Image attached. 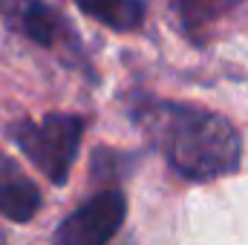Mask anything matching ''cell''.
Returning a JSON list of instances; mask_svg holds the SVG:
<instances>
[{
	"label": "cell",
	"instance_id": "obj_7",
	"mask_svg": "<svg viewBox=\"0 0 248 245\" xmlns=\"http://www.w3.org/2000/svg\"><path fill=\"white\" fill-rule=\"evenodd\" d=\"M240 0H170L179 23L185 26L187 32H199L208 23L225 17Z\"/></svg>",
	"mask_w": 248,
	"mask_h": 245
},
{
	"label": "cell",
	"instance_id": "obj_6",
	"mask_svg": "<svg viewBox=\"0 0 248 245\" xmlns=\"http://www.w3.org/2000/svg\"><path fill=\"white\" fill-rule=\"evenodd\" d=\"M84 15L93 20L116 29V32H133L144 20V3L141 0H75Z\"/></svg>",
	"mask_w": 248,
	"mask_h": 245
},
{
	"label": "cell",
	"instance_id": "obj_8",
	"mask_svg": "<svg viewBox=\"0 0 248 245\" xmlns=\"http://www.w3.org/2000/svg\"><path fill=\"white\" fill-rule=\"evenodd\" d=\"M136 156L122 153V150H110V147H98L93 153V179L101 184H116L119 179L127 176V170L133 168Z\"/></svg>",
	"mask_w": 248,
	"mask_h": 245
},
{
	"label": "cell",
	"instance_id": "obj_9",
	"mask_svg": "<svg viewBox=\"0 0 248 245\" xmlns=\"http://www.w3.org/2000/svg\"><path fill=\"white\" fill-rule=\"evenodd\" d=\"M0 245H6V240H3V234H0Z\"/></svg>",
	"mask_w": 248,
	"mask_h": 245
},
{
	"label": "cell",
	"instance_id": "obj_1",
	"mask_svg": "<svg viewBox=\"0 0 248 245\" xmlns=\"http://www.w3.org/2000/svg\"><path fill=\"white\" fill-rule=\"evenodd\" d=\"M133 119L168 165L190 182H211L240 170L243 138L219 113L179 101H144L133 110Z\"/></svg>",
	"mask_w": 248,
	"mask_h": 245
},
{
	"label": "cell",
	"instance_id": "obj_4",
	"mask_svg": "<svg viewBox=\"0 0 248 245\" xmlns=\"http://www.w3.org/2000/svg\"><path fill=\"white\" fill-rule=\"evenodd\" d=\"M0 15L12 29L38 46H55L69 38V23L44 0H0Z\"/></svg>",
	"mask_w": 248,
	"mask_h": 245
},
{
	"label": "cell",
	"instance_id": "obj_5",
	"mask_svg": "<svg viewBox=\"0 0 248 245\" xmlns=\"http://www.w3.org/2000/svg\"><path fill=\"white\" fill-rule=\"evenodd\" d=\"M41 202L44 196L38 184L23 173V168L12 156L0 150V214L12 222H29L38 214Z\"/></svg>",
	"mask_w": 248,
	"mask_h": 245
},
{
	"label": "cell",
	"instance_id": "obj_3",
	"mask_svg": "<svg viewBox=\"0 0 248 245\" xmlns=\"http://www.w3.org/2000/svg\"><path fill=\"white\" fill-rule=\"evenodd\" d=\"M127 216V199L122 190L107 187L87 199L55 228L52 245H107Z\"/></svg>",
	"mask_w": 248,
	"mask_h": 245
},
{
	"label": "cell",
	"instance_id": "obj_2",
	"mask_svg": "<svg viewBox=\"0 0 248 245\" xmlns=\"http://www.w3.org/2000/svg\"><path fill=\"white\" fill-rule=\"evenodd\" d=\"M12 141L20 153L49 179L52 184H66L72 162L81 147L84 119L69 113H49L41 122L20 119L9 127Z\"/></svg>",
	"mask_w": 248,
	"mask_h": 245
}]
</instances>
